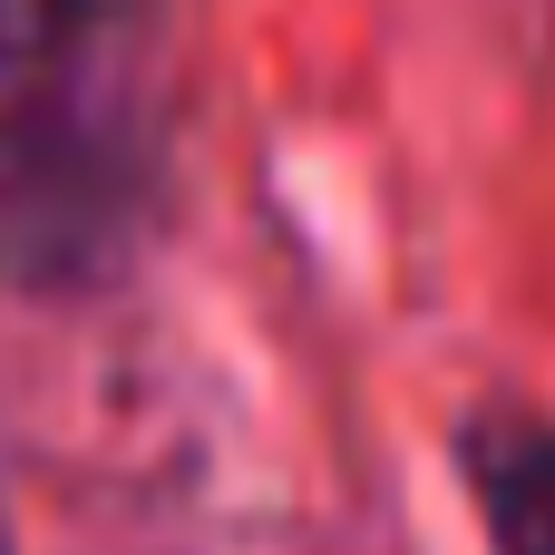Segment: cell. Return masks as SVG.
<instances>
[{
    "label": "cell",
    "mask_w": 555,
    "mask_h": 555,
    "mask_svg": "<svg viewBox=\"0 0 555 555\" xmlns=\"http://www.w3.org/2000/svg\"><path fill=\"white\" fill-rule=\"evenodd\" d=\"M88 49V0H0V156L49 117L59 78Z\"/></svg>",
    "instance_id": "1"
},
{
    "label": "cell",
    "mask_w": 555,
    "mask_h": 555,
    "mask_svg": "<svg viewBox=\"0 0 555 555\" xmlns=\"http://www.w3.org/2000/svg\"><path fill=\"white\" fill-rule=\"evenodd\" d=\"M0 555H10V537H0Z\"/></svg>",
    "instance_id": "3"
},
{
    "label": "cell",
    "mask_w": 555,
    "mask_h": 555,
    "mask_svg": "<svg viewBox=\"0 0 555 555\" xmlns=\"http://www.w3.org/2000/svg\"><path fill=\"white\" fill-rule=\"evenodd\" d=\"M478 488L498 517V555H555V439H488Z\"/></svg>",
    "instance_id": "2"
}]
</instances>
